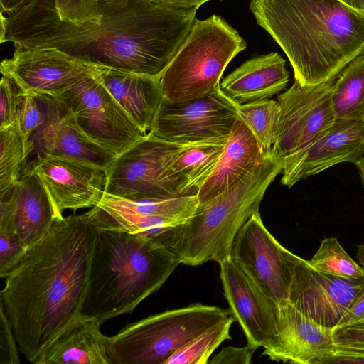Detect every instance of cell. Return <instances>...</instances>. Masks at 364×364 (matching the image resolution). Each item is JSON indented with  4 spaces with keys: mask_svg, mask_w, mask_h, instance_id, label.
<instances>
[{
    "mask_svg": "<svg viewBox=\"0 0 364 364\" xmlns=\"http://www.w3.org/2000/svg\"><path fill=\"white\" fill-rule=\"evenodd\" d=\"M264 153L248 127L237 118L215 167L198 190V204L239 182L261 161Z\"/></svg>",
    "mask_w": 364,
    "mask_h": 364,
    "instance_id": "obj_25",
    "label": "cell"
},
{
    "mask_svg": "<svg viewBox=\"0 0 364 364\" xmlns=\"http://www.w3.org/2000/svg\"><path fill=\"white\" fill-rule=\"evenodd\" d=\"M34 147L33 141L26 140L16 124L0 129V194L19 181L25 161Z\"/></svg>",
    "mask_w": 364,
    "mask_h": 364,
    "instance_id": "obj_28",
    "label": "cell"
},
{
    "mask_svg": "<svg viewBox=\"0 0 364 364\" xmlns=\"http://www.w3.org/2000/svg\"><path fill=\"white\" fill-rule=\"evenodd\" d=\"M99 233L85 213L58 218L6 276L1 304L28 361L82 314Z\"/></svg>",
    "mask_w": 364,
    "mask_h": 364,
    "instance_id": "obj_2",
    "label": "cell"
},
{
    "mask_svg": "<svg viewBox=\"0 0 364 364\" xmlns=\"http://www.w3.org/2000/svg\"><path fill=\"white\" fill-rule=\"evenodd\" d=\"M358 171L362 185L364 188V152L360 159L355 164Z\"/></svg>",
    "mask_w": 364,
    "mask_h": 364,
    "instance_id": "obj_43",
    "label": "cell"
},
{
    "mask_svg": "<svg viewBox=\"0 0 364 364\" xmlns=\"http://www.w3.org/2000/svg\"><path fill=\"white\" fill-rule=\"evenodd\" d=\"M336 79L309 85L294 80L277 97L279 111L272 149L282 161L304 149L336 121L332 105Z\"/></svg>",
    "mask_w": 364,
    "mask_h": 364,
    "instance_id": "obj_11",
    "label": "cell"
},
{
    "mask_svg": "<svg viewBox=\"0 0 364 364\" xmlns=\"http://www.w3.org/2000/svg\"><path fill=\"white\" fill-rule=\"evenodd\" d=\"M364 364V350L335 347L334 353L323 364Z\"/></svg>",
    "mask_w": 364,
    "mask_h": 364,
    "instance_id": "obj_39",
    "label": "cell"
},
{
    "mask_svg": "<svg viewBox=\"0 0 364 364\" xmlns=\"http://www.w3.org/2000/svg\"><path fill=\"white\" fill-rule=\"evenodd\" d=\"M230 257L277 304L288 299L299 257L283 247L267 230L259 210L238 232Z\"/></svg>",
    "mask_w": 364,
    "mask_h": 364,
    "instance_id": "obj_13",
    "label": "cell"
},
{
    "mask_svg": "<svg viewBox=\"0 0 364 364\" xmlns=\"http://www.w3.org/2000/svg\"><path fill=\"white\" fill-rule=\"evenodd\" d=\"M154 2L179 9H198L210 0H151Z\"/></svg>",
    "mask_w": 364,
    "mask_h": 364,
    "instance_id": "obj_41",
    "label": "cell"
},
{
    "mask_svg": "<svg viewBox=\"0 0 364 364\" xmlns=\"http://www.w3.org/2000/svg\"><path fill=\"white\" fill-rule=\"evenodd\" d=\"M198 205L197 195L134 200L105 193L85 214L99 231L139 234L163 242L194 214Z\"/></svg>",
    "mask_w": 364,
    "mask_h": 364,
    "instance_id": "obj_10",
    "label": "cell"
},
{
    "mask_svg": "<svg viewBox=\"0 0 364 364\" xmlns=\"http://www.w3.org/2000/svg\"><path fill=\"white\" fill-rule=\"evenodd\" d=\"M279 111L277 101L268 99L237 105L238 118L248 127L264 152L272 149Z\"/></svg>",
    "mask_w": 364,
    "mask_h": 364,
    "instance_id": "obj_30",
    "label": "cell"
},
{
    "mask_svg": "<svg viewBox=\"0 0 364 364\" xmlns=\"http://www.w3.org/2000/svg\"><path fill=\"white\" fill-rule=\"evenodd\" d=\"M0 311V364H18V345L11 322L1 304Z\"/></svg>",
    "mask_w": 364,
    "mask_h": 364,
    "instance_id": "obj_35",
    "label": "cell"
},
{
    "mask_svg": "<svg viewBox=\"0 0 364 364\" xmlns=\"http://www.w3.org/2000/svg\"><path fill=\"white\" fill-rule=\"evenodd\" d=\"M95 318L80 314L59 331L33 361L34 364H110L109 337Z\"/></svg>",
    "mask_w": 364,
    "mask_h": 364,
    "instance_id": "obj_22",
    "label": "cell"
},
{
    "mask_svg": "<svg viewBox=\"0 0 364 364\" xmlns=\"http://www.w3.org/2000/svg\"><path fill=\"white\" fill-rule=\"evenodd\" d=\"M235 321L232 315L196 336L173 353L164 364H207L220 344L232 338L230 331Z\"/></svg>",
    "mask_w": 364,
    "mask_h": 364,
    "instance_id": "obj_29",
    "label": "cell"
},
{
    "mask_svg": "<svg viewBox=\"0 0 364 364\" xmlns=\"http://www.w3.org/2000/svg\"><path fill=\"white\" fill-rule=\"evenodd\" d=\"M37 0H0L1 12L8 16L28 6Z\"/></svg>",
    "mask_w": 364,
    "mask_h": 364,
    "instance_id": "obj_40",
    "label": "cell"
},
{
    "mask_svg": "<svg viewBox=\"0 0 364 364\" xmlns=\"http://www.w3.org/2000/svg\"><path fill=\"white\" fill-rule=\"evenodd\" d=\"M335 347L364 350V321L332 329Z\"/></svg>",
    "mask_w": 364,
    "mask_h": 364,
    "instance_id": "obj_36",
    "label": "cell"
},
{
    "mask_svg": "<svg viewBox=\"0 0 364 364\" xmlns=\"http://www.w3.org/2000/svg\"><path fill=\"white\" fill-rule=\"evenodd\" d=\"M228 138L181 144L168 161V173L191 195H197L215 167Z\"/></svg>",
    "mask_w": 364,
    "mask_h": 364,
    "instance_id": "obj_26",
    "label": "cell"
},
{
    "mask_svg": "<svg viewBox=\"0 0 364 364\" xmlns=\"http://www.w3.org/2000/svg\"><path fill=\"white\" fill-rule=\"evenodd\" d=\"M99 232L81 314L102 324L132 313L181 263L170 248L154 237Z\"/></svg>",
    "mask_w": 364,
    "mask_h": 364,
    "instance_id": "obj_4",
    "label": "cell"
},
{
    "mask_svg": "<svg viewBox=\"0 0 364 364\" xmlns=\"http://www.w3.org/2000/svg\"><path fill=\"white\" fill-rule=\"evenodd\" d=\"M246 48L237 31L221 16L196 19L161 76L164 98L185 102L220 87L226 67Z\"/></svg>",
    "mask_w": 364,
    "mask_h": 364,
    "instance_id": "obj_6",
    "label": "cell"
},
{
    "mask_svg": "<svg viewBox=\"0 0 364 364\" xmlns=\"http://www.w3.org/2000/svg\"><path fill=\"white\" fill-rule=\"evenodd\" d=\"M231 316L229 309L200 303L149 316L109 337L110 364H164L189 341Z\"/></svg>",
    "mask_w": 364,
    "mask_h": 364,
    "instance_id": "obj_7",
    "label": "cell"
},
{
    "mask_svg": "<svg viewBox=\"0 0 364 364\" xmlns=\"http://www.w3.org/2000/svg\"><path fill=\"white\" fill-rule=\"evenodd\" d=\"M1 31H0V42H5V37L6 34V16H4V13L1 12Z\"/></svg>",
    "mask_w": 364,
    "mask_h": 364,
    "instance_id": "obj_44",
    "label": "cell"
},
{
    "mask_svg": "<svg viewBox=\"0 0 364 364\" xmlns=\"http://www.w3.org/2000/svg\"><path fill=\"white\" fill-rule=\"evenodd\" d=\"M38 99L43 105L44 122L35 134L41 153L83 161L107 171L117 155L87 135L70 111L50 98Z\"/></svg>",
    "mask_w": 364,
    "mask_h": 364,
    "instance_id": "obj_21",
    "label": "cell"
},
{
    "mask_svg": "<svg viewBox=\"0 0 364 364\" xmlns=\"http://www.w3.org/2000/svg\"><path fill=\"white\" fill-rule=\"evenodd\" d=\"M219 264L229 309L240 325L247 343L257 348H267L277 335L278 304L230 257Z\"/></svg>",
    "mask_w": 364,
    "mask_h": 364,
    "instance_id": "obj_17",
    "label": "cell"
},
{
    "mask_svg": "<svg viewBox=\"0 0 364 364\" xmlns=\"http://www.w3.org/2000/svg\"><path fill=\"white\" fill-rule=\"evenodd\" d=\"M335 351L332 329L323 327L287 300L278 304V332L262 355L273 361L323 364Z\"/></svg>",
    "mask_w": 364,
    "mask_h": 364,
    "instance_id": "obj_20",
    "label": "cell"
},
{
    "mask_svg": "<svg viewBox=\"0 0 364 364\" xmlns=\"http://www.w3.org/2000/svg\"><path fill=\"white\" fill-rule=\"evenodd\" d=\"M257 348L247 343L243 347L228 346L215 354L210 364H249Z\"/></svg>",
    "mask_w": 364,
    "mask_h": 364,
    "instance_id": "obj_37",
    "label": "cell"
},
{
    "mask_svg": "<svg viewBox=\"0 0 364 364\" xmlns=\"http://www.w3.org/2000/svg\"><path fill=\"white\" fill-rule=\"evenodd\" d=\"M345 4L358 11L364 13V0H341Z\"/></svg>",
    "mask_w": 364,
    "mask_h": 364,
    "instance_id": "obj_42",
    "label": "cell"
},
{
    "mask_svg": "<svg viewBox=\"0 0 364 364\" xmlns=\"http://www.w3.org/2000/svg\"><path fill=\"white\" fill-rule=\"evenodd\" d=\"M364 321V287L357 294L335 328Z\"/></svg>",
    "mask_w": 364,
    "mask_h": 364,
    "instance_id": "obj_38",
    "label": "cell"
},
{
    "mask_svg": "<svg viewBox=\"0 0 364 364\" xmlns=\"http://www.w3.org/2000/svg\"><path fill=\"white\" fill-rule=\"evenodd\" d=\"M0 70L21 91L38 98L53 97L98 73L95 64L53 48L14 49L12 58L1 61Z\"/></svg>",
    "mask_w": 364,
    "mask_h": 364,
    "instance_id": "obj_14",
    "label": "cell"
},
{
    "mask_svg": "<svg viewBox=\"0 0 364 364\" xmlns=\"http://www.w3.org/2000/svg\"><path fill=\"white\" fill-rule=\"evenodd\" d=\"M197 10L151 0H37L6 17L5 42L161 78Z\"/></svg>",
    "mask_w": 364,
    "mask_h": 364,
    "instance_id": "obj_1",
    "label": "cell"
},
{
    "mask_svg": "<svg viewBox=\"0 0 364 364\" xmlns=\"http://www.w3.org/2000/svg\"><path fill=\"white\" fill-rule=\"evenodd\" d=\"M289 79L285 60L270 53L243 63L222 80L220 88L240 105L272 97L286 87Z\"/></svg>",
    "mask_w": 364,
    "mask_h": 364,
    "instance_id": "obj_24",
    "label": "cell"
},
{
    "mask_svg": "<svg viewBox=\"0 0 364 364\" xmlns=\"http://www.w3.org/2000/svg\"><path fill=\"white\" fill-rule=\"evenodd\" d=\"M250 9L301 85L336 78L364 53V13L341 0H251Z\"/></svg>",
    "mask_w": 364,
    "mask_h": 364,
    "instance_id": "obj_3",
    "label": "cell"
},
{
    "mask_svg": "<svg viewBox=\"0 0 364 364\" xmlns=\"http://www.w3.org/2000/svg\"><path fill=\"white\" fill-rule=\"evenodd\" d=\"M181 146L149 134L116 158L107 171L105 193L134 200L193 196L168 171Z\"/></svg>",
    "mask_w": 364,
    "mask_h": 364,
    "instance_id": "obj_8",
    "label": "cell"
},
{
    "mask_svg": "<svg viewBox=\"0 0 364 364\" xmlns=\"http://www.w3.org/2000/svg\"><path fill=\"white\" fill-rule=\"evenodd\" d=\"M309 262L319 271L338 277H364V269L350 257L336 237L323 240Z\"/></svg>",
    "mask_w": 364,
    "mask_h": 364,
    "instance_id": "obj_31",
    "label": "cell"
},
{
    "mask_svg": "<svg viewBox=\"0 0 364 364\" xmlns=\"http://www.w3.org/2000/svg\"><path fill=\"white\" fill-rule=\"evenodd\" d=\"M237 105L220 87L185 102L164 98L149 134L178 144L225 139L238 118Z\"/></svg>",
    "mask_w": 364,
    "mask_h": 364,
    "instance_id": "obj_12",
    "label": "cell"
},
{
    "mask_svg": "<svg viewBox=\"0 0 364 364\" xmlns=\"http://www.w3.org/2000/svg\"><path fill=\"white\" fill-rule=\"evenodd\" d=\"M19 88L14 82L2 75L0 82V129L16 123Z\"/></svg>",
    "mask_w": 364,
    "mask_h": 364,
    "instance_id": "obj_33",
    "label": "cell"
},
{
    "mask_svg": "<svg viewBox=\"0 0 364 364\" xmlns=\"http://www.w3.org/2000/svg\"><path fill=\"white\" fill-rule=\"evenodd\" d=\"M356 259L358 263L364 269V242L358 245Z\"/></svg>",
    "mask_w": 364,
    "mask_h": 364,
    "instance_id": "obj_45",
    "label": "cell"
},
{
    "mask_svg": "<svg viewBox=\"0 0 364 364\" xmlns=\"http://www.w3.org/2000/svg\"><path fill=\"white\" fill-rule=\"evenodd\" d=\"M41 102L36 96L19 89L16 126L26 140H30L43 124L44 112Z\"/></svg>",
    "mask_w": 364,
    "mask_h": 364,
    "instance_id": "obj_32",
    "label": "cell"
},
{
    "mask_svg": "<svg viewBox=\"0 0 364 364\" xmlns=\"http://www.w3.org/2000/svg\"><path fill=\"white\" fill-rule=\"evenodd\" d=\"M62 217L42 182L27 168L14 186L0 194V232L15 234L27 248Z\"/></svg>",
    "mask_w": 364,
    "mask_h": 364,
    "instance_id": "obj_19",
    "label": "cell"
},
{
    "mask_svg": "<svg viewBox=\"0 0 364 364\" xmlns=\"http://www.w3.org/2000/svg\"><path fill=\"white\" fill-rule=\"evenodd\" d=\"M26 168L42 182L60 215L92 208L105 193L107 171L92 164L41 153Z\"/></svg>",
    "mask_w": 364,
    "mask_h": 364,
    "instance_id": "obj_16",
    "label": "cell"
},
{
    "mask_svg": "<svg viewBox=\"0 0 364 364\" xmlns=\"http://www.w3.org/2000/svg\"><path fill=\"white\" fill-rule=\"evenodd\" d=\"M28 248L14 233L0 232V276H6L17 265Z\"/></svg>",
    "mask_w": 364,
    "mask_h": 364,
    "instance_id": "obj_34",
    "label": "cell"
},
{
    "mask_svg": "<svg viewBox=\"0 0 364 364\" xmlns=\"http://www.w3.org/2000/svg\"><path fill=\"white\" fill-rule=\"evenodd\" d=\"M96 65L101 82L136 124L149 134L164 100L160 77Z\"/></svg>",
    "mask_w": 364,
    "mask_h": 364,
    "instance_id": "obj_23",
    "label": "cell"
},
{
    "mask_svg": "<svg viewBox=\"0 0 364 364\" xmlns=\"http://www.w3.org/2000/svg\"><path fill=\"white\" fill-rule=\"evenodd\" d=\"M282 171L273 149L242 179L214 198L199 203L181 227L171 250L181 264L198 266L228 259L236 235L256 211L268 187Z\"/></svg>",
    "mask_w": 364,
    "mask_h": 364,
    "instance_id": "obj_5",
    "label": "cell"
},
{
    "mask_svg": "<svg viewBox=\"0 0 364 364\" xmlns=\"http://www.w3.org/2000/svg\"><path fill=\"white\" fill-rule=\"evenodd\" d=\"M364 287V277L348 279L319 271L299 257L287 301L318 324L333 329Z\"/></svg>",
    "mask_w": 364,
    "mask_h": 364,
    "instance_id": "obj_15",
    "label": "cell"
},
{
    "mask_svg": "<svg viewBox=\"0 0 364 364\" xmlns=\"http://www.w3.org/2000/svg\"><path fill=\"white\" fill-rule=\"evenodd\" d=\"M363 152L364 123L336 119L306 146L282 160L281 183L291 188L336 164H355Z\"/></svg>",
    "mask_w": 364,
    "mask_h": 364,
    "instance_id": "obj_18",
    "label": "cell"
},
{
    "mask_svg": "<svg viewBox=\"0 0 364 364\" xmlns=\"http://www.w3.org/2000/svg\"><path fill=\"white\" fill-rule=\"evenodd\" d=\"M98 74L99 70L50 99L70 111L87 135L118 156L148 134L107 90Z\"/></svg>",
    "mask_w": 364,
    "mask_h": 364,
    "instance_id": "obj_9",
    "label": "cell"
},
{
    "mask_svg": "<svg viewBox=\"0 0 364 364\" xmlns=\"http://www.w3.org/2000/svg\"><path fill=\"white\" fill-rule=\"evenodd\" d=\"M336 119L364 123V53L337 76L332 94Z\"/></svg>",
    "mask_w": 364,
    "mask_h": 364,
    "instance_id": "obj_27",
    "label": "cell"
}]
</instances>
